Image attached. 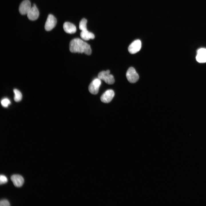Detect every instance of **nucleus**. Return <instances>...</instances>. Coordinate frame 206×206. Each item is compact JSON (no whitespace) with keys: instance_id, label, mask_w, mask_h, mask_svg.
Wrapping results in <instances>:
<instances>
[{"instance_id":"obj_1","label":"nucleus","mask_w":206,"mask_h":206,"mask_svg":"<svg viewBox=\"0 0 206 206\" xmlns=\"http://www.w3.org/2000/svg\"><path fill=\"white\" fill-rule=\"evenodd\" d=\"M69 49L72 53H84L87 55L91 54L90 46L87 43L79 38H74L69 43Z\"/></svg>"},{"instance_id":"obj_2","label":"nucleus","mask_w":206,"mask_h":206,"mask_svg":"<svg viewBox=\"0 0 206 206\" xmlns=\"http://www.w3.org/2000/svg\"><path fill=\"white\" fill-rule=\"evenodd\" d=\"M110 73V71L109 70L106 71H102L98 74V78L101 80H103L108 84H113L115 81L114 77Z\"/></svg>"},{"instance_id":"obj_3","label":"nucleus","mask_w":206,"mask_h":206,"mask_svg":"<svg viewBox=\"0 0 206 206\" xmlns=\"http://www.w3.org/2000/svg\"><path fill=\"white\" fill-rule=\"evenodd\" d=\"M126 76L128 80L131 83L136 82L139 78L138 74L135 69L132 67H130L128 69Z\"/></svg>"},{"instance_id":"obj_4","label":"nucleus","mask_w":206,"mask_h":206,"mask_svg":"<svg viewBox=\"0 0 206 206\" xmlns=\"http://www.w3.org/2000/svg\"><path fill=\"white\" fill-rule=\"evenodd\" d=\"M101 80L98 78H96L94 79L90 83L88 87V90L91 94H98L101 84Z\"/></svg>"},{"instance_id":"obj_5","label":"nucleus","mask_w":206,"mask_h":206,"mask_svg":"<svg viewBox=\"0 0 206 206\" xmlns=\"http://www.w3.org/2000/svg\"><path fill=\"white\" fill-rule=\"evenodd\" d=\"M57 20L55 17L52 14H49L45 25V30L47 31L52 30L55 26Z\"/></svg>"},{"instance_id":"obj_6","label":"nucleus","mask_w":206,"mask_h":206,"mask_svg":"<svg viewBox=\"0 0 206 206\" xmlns=\"http://www.w3.org/2000/svg\"><path fill=\"white\" fill-rule=\"evenodd\" d=\"M141 47V42L139 39L133 41L129 45L128 49L131 54H134L140 51Z\"/></svg>"},{"instance_id":"obj_7","label":"nucleus","mask_w":206,"mask_h":206,"mask_svg":"<svg viewBox=\"0 0 206 206\" xmlns=\"http://www.w3.org/2000/svg\"><path fill=\"white\" fill-rule=\"evenodd\" d=\"M31 7L30 1L29 0H25L20 4L19 7V11L22 15L27 14Z\"/></svg>"},{"instance_id":"obj_8","label":"nucleus","mask_w":206,"mask_h":206,"mask_svg":"<svg viewBox=\"0 0 206 206\" xmlns=\"http://www.w3.org/2000/svg\"><path fill=\"white\" fill-rule=\"evenodd\" d=\"M114 96L113 90L109 89L106 90L101 96V101L105 103H108L112 100Z\"/></svg>"},{"instance_id":"obj_9","label":"nucleus","mask_w":206,"mask_h":206,"mask_svg":"<svg viewBox=\"0 0 206 206\" xmlns=\"http://www.w3.org/2000/svg\"><path fill=\"white\" fill-rule=\"evenodd\" d=\"M28 18L30 20L34 21L37 19L39 15V11L35 4H33L27 14Z\"/></svg>"},{"instance_id":"obj_10","label":"nucleus","mask_w":206,"mask_h":206,"mask_svg":"<svg viewBox=\"0 0 206 206\" xmlns=\"http://www.w3.org/2000/svg\"><path fill=\"white\" fill-rule=\"evenodd\" d=\"M11 179L13 184L16 187H20L23 185L24 180L23 178L18 175H14L11 177Z\"/></svg>"},{"instance_id":"obj_11","label":"nucleus","mask_w":206,"mask_h":206,"mask_svg":"<svg viewBox=\"0 0 206 206\" xmlns=\"http://www.w3.org/2000/svg\"><path fill=\"white\" fill-rule=\"evenodd\" d=\"M196 59L199 63L206 62V49L201 48L198 50Z\"/></svg>"},{"instance_id":"obj_12","label":"nucleus","mask_w":206,"mask_h":206,"mask_svg":"<svg viewBox=\"0 0 206 206\" xmlns=\"http://www.w3.org/2000/svg\"><path fill=\"white\" fill-rule=\"evenodd\" d=\"M63 27L64 31L68 33H74L76 32V31L75 26L69 22H65L63 24Z\"/></svg>"},{"instance_id":"obj_13","label":"nucleus","mask_w":206,"mask_h":206,"mask_svg":"<svg viewBox=\"0 0 206 206\" xmlns=\"http://www.w3.org/2000/svg\"><path fill=\"white\" fill-rule=\"evenodd\" d=\"M81 38L85 40H88L90 39H93L95 38L94 34L89 31L87 29L81 31L80 33Z\"/></svg>"},{"instance_id":"obj_14","label":"nucleus","mask_w":206,"mask_h":206,"mask_svg":"<svg viewBox=\"0 0 206 206\" xmlns=\"http://www.w3.org/2000/svg\"><path fill=\"white\" fill-rule=\"evenodd\" d=\"M14 93V100L16 102L20 101L22 99V94L21 92L18 90L15 89L13 90Z\"/></svg>"},{"instance_id":"obj_15","label":"nucleus","mask_w":206,"mask_h":206,"mask_svg":"<svg viewBox=\"0 0 206 206\" xmlns=\"http://www.w3.org/2000/svg\"><path fill=\"white\" fill-rule=\"evenodd\" d=\"M87 20L85 18H83L81 20L79 23V28L81 31L87 30Z\"/></svg>"},{"instance_id":"obj_16","label":"nucleus","mask_w":206,"mask_h":206,"mask_svg":"<svg viewBox=\"0 0 206 206\" xmlns=\"http://www.w3.org/2000/svg\"><path fill=\"white\" fill-rule=\"evenodd\" d=\"M10 103L11 102L10 100L7 98H4L1 101V104L4 107H7Z\"/></svg>"},{"instance_id":"obj_17","label":"nucleus","mask_w":206,"mask_h":206,"mask_svg":"<svg viewBox=\"0 0 206 206\" xmlns=\"http://www.w3.org/2000/svg\"><path fill=\"white\" fill-rule=\"evenodd\" d=\"M7 181V179L6 177L3 175L0 176V184L1 185L6 183Z\"/></svg>"},{"instance_id":"obj_18","label":"nucleus","mask_w":206,"mask_h":206,"mask_svg":"<svg viewBox=\"0 0 206 206\" xmlns=\"http://www.w3.org/2000/svg\"><path fill=\"white\" fill-rule=\"evenodd\" d=\"M10 204L9 202L7 200L3 199L0 202V206H9Z\"/></svg>"}]
</instances>
